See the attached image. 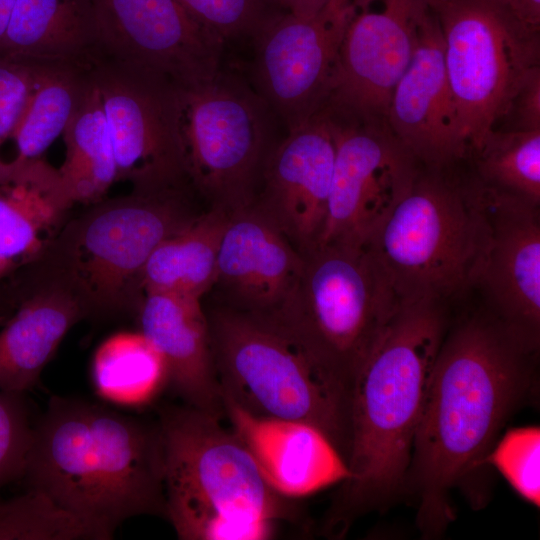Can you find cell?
<instances>
[{"instance_id": "17", "label": "cell", "mask_w": 540, "mask_h": 540, "mask_svg": "<svg viewBox=\"0 0 540 540\" xmlns=\"http://www.w3.org/2000/svg\"><path fill=\"white\" fill-rule=\"evenodd\" d=\"M387 125L423 166L449 169L470 156L446 74L439 23L425 0L416 16L410 62L390 98Z\"/></svg>"}, {"instance_id": "35", "label": "cell", "mask_w": 540, "mask_h": 540, "mask_svg": "<svg viewBox=\"0 0 540 540\" xmlns=\"http://www.w3.org/2000/svg\"><path fill=\"white\" fill-rule=\"evenodd\" d=\"M505 119L510 121L506 129H540V66L534 68L526 77L513 98Z\"/></svg>"}, {"instance_id": "36", "label": "cell", "mask_w": 540, "mask_h": 540, "mask_svg": "<svg viewBox=\"0 0 540 540\" xmlns=\"http://www.w3.org/2000/svg\"><path fill=\"white\" fill-rule=\"evenodd\" d=\"M527 25L540 29V0H498Z\"/></svg>"}, {"instance_id": "31", "label": "cell", "mask_w": 540, "mask_h": 540, "mask_svg": "<svg viewBox=\"0 0 540 540\" xmlns=\"http://www.w3.org/2000/svg\"><path fill=\"white\" fill-rule=\"evenodd\" d=\"M201 25L225 43H252L282 14L278 0H177Z\"/></svg>"}, {"instance_id": "6", "label": "cell", "mask_w": 540, "mask_h": 540, "mask_svg": "<svg viewBox=\"0 0 540 540\" xmlns=\"http://www.w3.org/2000/svg\"><path fill=\"white\" fill-rule=\"evenodd\" d=\"M421 165L364 244L399 302L447 301L475 285L487 240L477 179Z\"/></svg>"}, {"instance_id": "28", "label": "cell", "mask_w": 540, "mask_h": 540, "mask_svg": "<svg viewBox=\"0 0 540 540\" xmlns=\"http://www.w3.org/2000/svg\"><path fill=\"white\" fill-rule=\"evenodd\" d=\"M92 378L101 396L125 405L151 400L168 382L162 355L141 331L119 332L102 342Z\"/></svg>"}, {"instance_id": "8", "label": "cell", "mask_w": 540, "mask_h": 540, "mask_svg": "<svg viewBox=\"0 0 540 540\" xmlns=\"http://www.w3.org/2000/svg\"><path fill=\"white\" fill-rule=\"evenodd\" d=\"M206 315L221 395L254 415L316 427L346 462L349 391L271 320L225 305Z\"/></svg>"}, {"instance_id": "2", "label": "cell", "mask_w": 540, "mask_h": 540, "mask_svg": "<svg viewBox=\"0 0 540 540\" xmlns=\"http://www.w3.org/2000/svg\"><path fill=\"white\" fill-rule=\"evenodd\" d=\"M445 301L400 302L350 391V438L341 482L324 529L344 535L358 518L400 496L441 343L449 327Z\"/></svg>"}, {"instance_id": "20", "label": "cell", "mask_w": 540, "mask_h": 540, "mask_svg": "<svg viewBox=\"0 0 540 540\" xmlns=\"http://www.w3.org/2000/svg\"><path fill=\"white\" fill-rule=\"evenodd\" d=\"M224 414L270 486L287 498L303 497L349 476L342 455L316 427L254 415L221 395Z\"/></svg>"}, {"instance_id": "13", "label": "cell", "mask_w": 540, "mask_h": 540, "mask_svg": "<svg viewBox=\"0 0 540 540\" xmlns=\"http://www.w3.org/2000/svg\"><path fill=\"white\" fill-rule=\"evenodd\" d=\"M353 11V0H330L310 15L285 12L253 43L255 90L287 131L325 107Z\"/></svg>"}, {"instance_id": "21", "label": "cell", "mask_w": 540, "mask_h": 540, "mask_svg": "<svg viewBox=\"0 0 540 540\" xmlns=\"http://www.w3.org/2000/svg\"><path fill=\"white\" fill-rule=\"evenodd\" d=\"M140 331L162 355L172 390L186 405L221 416L224 413L201 299L147 292L137 312Z\"/></svg>"}, {"instance_id": "14", "label": "cell", "mask_w": 540, "mask_h": 540, "mask_svg": "<svg viewBox=\"0 0 540 540\" xmlns=\"http://www.w3.org/2000/svg\"><path fill=\"white\" fill-rule=\"evenodd\" d=\"M99 56L200 84L221 70L225 42L177 0H88Z\"/></svg>"}, {"instance_id": "32", "label": "cell", "mask_w": 540, "mask_h": 540, "mask_svg": "<svg viewBox=\"0 0 540 540\" xmlns=\"http://www.w3.org/2000/svg\"><path fill=\"white\" fill-rule=\"evenodd\" d=\"M516 492L536 507L540 506V429L538 426L512 428L496 441L489 457Z\"/></svg>"}, {"instance_id": "27", "label": "cell", "mask_w": 540, "mask_h": 540, "mask_svg": "<svg viewBox=\"0 0 540 540\" xmlns=\"http://www.w3.org/2000/svg\"><path fill=\"white\" fill-rule=\"evenodd\" d=\"M62 135L66 156L58 173L65 195L73 204L104 199L117 182V168L102 101L91 77Z\"/></svg>"}, {"instance_id": "4", "label": "cell", "mask_w": 540, "mask_h": 540, "mask_svg": "<svg viewBox=\"0 0 540 540\" xmlns=\"http://www.w3.org/2000/svg\"><path fill=\"white\" fill-rule=\"evenodd\" d=\"M165 516L182 540H264L292 516L220 417L186 405L160 414Z\"/></svg>"}, {"instance_id": "38", "label": "cell", "mask_w": 540, "mask_h": 540, "mask_svg": "<svg viewBox=\"0 0 540 540\" xmlns=\"http://www.w3.org/2000/svg\"><path fill=\"white\" fill-rule=\"evenodd\" d=\"M15 0H0V41L7 29Z\"/></svg>"}, {"instance_id": "29", "label": "cell", "mask_w": 540, "mask_h": 540, "mask_svg": "<svg viewBox=\"0 0 540 540\" xmlns=\"http://www.w3.org/2000/svg\"><path fill=\"white\" fill-rule=\"evenodd\" d=\"M470 156L482 182L540 205V129L495 128Z\"/></svg>"}, {"instance_id": "26", "label": "cell", "mask_w": 540, "mask_h": 540, "mask_svg": "<svg viewBox=\"0 0 540 540\" xmlns=\"http://www.w3.org/2000/svg\"><path fill=\"white\" fill-rule=\"evenodd\" d=\"M228 216L223 209L209 208L185 228L163 240L145 265L144 294L169 292L201 299L211 290Z\"/></svg>"}, {"instance_id": "7", "label": "cell", "mask_w": 540, "mask_h": 540, "mask_svg": "<svg viewBox=\"0 0 540 540\" xmlns=\"http://www.w3.org/2000/svg\"><path fill=\"white\" fill-rule=\"evenodd\" d=\"M268 316L350 393L359 368L400 304L364 245L316 244Z\"/></svg>"}, {"instance_id": "3", "label": "cell", "mask_w": 540, "mask_h": 540, "mask_svg": "<svg viewBox=\"0 0 540 540\" xmlns=\"http://www.w3.org/2000/svg\"><path fill=\"white\" fill-rule=\"evenodd\" d=\"M21 480L111 537L131 517L165 516L159 424L54 396L35 423Z\"/></svg>"}, {"instance_id": "1", "label": "cell", "mask_w": 540, "mask_h": 540, "mask_svg": "<svg viewBox=\"0 0 540 540\" xmlns=\"http://www.w3.org/2000/svg\"><path fill=\"white\" fill-rule=\"evenodd\" d=\"M539 352L486 309L449 324L414 436L404 494L416 502L423 539L455 519L452 493L486 504L488 457L508 419L529 398Z\"/></svg>"}, {"instance_id": "33", "label": "cell", "mask_w": 540, "mask_h": 540, "mask_svg": "<svg viewBox=\"0 0 540 540\" xmlns=\"http://www.w3.org/2000/svg\"><path fill=\"white\" fill-rule=\"evenodd\" d=\"M34 426L25 393L0 390V491L7 484L21 480Z\"/></svg>"}, {"instance_id": "30", "label": "cell", "mask_w": 540, "mask_h": 540, "mask_svg": "<svg viewBox=\"0 0 540 540\" xmlns=\"http://www.w3.org/2000/svg\"><path fill=\"white\" fill-rule=\"evenodd\" d=\"M101 528L36 489L0 501V540H107Z\"/></svg>"}, {"instance_id": "24", "label": "cell", "mask_w": 540, "mask_h": 540, "mask_svg": "<svg viewBox=\"0 0 540 540\" xmlns=\"http://www.w3.org/2000/svg\"><path fill=\"white\" fill-rule=\"evenodd\" d=\"M0 56L89 67L98 52L88 0H15Z\"/></svg>"}, {"instance_id": "18", "label": "cell", "mask_w": 540, "mask_h": 540, "mask_svg": "<svg viewBox=\"0 0 540 540\" xmlns=\"http://www.w3.org/2000/svg\"><path fill=\"white\" fill-rule=\"evenodd\" d=\"M335 140L323 110L288 131L271 152L253 205L300 252L322 232L333 176Z\"/></svg>"}, {"instance_id": "5", "label": "cell", "mask_w": 540, "mask_h": 540, "mask_svg": "<svg viewBox=\"0 0 540 540\" xmlns=\"http://www.w3.org/2000/svg\"><path fill=\"white\" fill-rule=\"evenodd\" d=\"M193 193L190 185L133 190L92 204L66 222L39 260L48 264L45 277L65 284L88 316L137 314L150 255L201 213Z\"/></svg>"}, {"instance_id": "10", "label": "cell", "mask_w": 540, "mask_h": 540, "mask_svg": "<svg viewBox=\"0 0 540 540\" xmlns=\"http://www.w3.org/2000/svg\"><path fill=\"white\" fill-rule=\"evenodd\" d=\"M425 1L439 23L446 74L471 155L540 66V29L498 0Z\"/></svg>"}, {"instance_id": "16", "label": "cell", "mask_w": 540, "mask_h": 540, "mask_svg": "<svg viewBox=\"0 0 540 540\" xmlns=\"http://www.w3.org/2000/svg\"><path fill=\"white\" fill-rule=\"evenodd\" d=\"M423 0H353L334 85L323 109L367 122L387 123L392 92L414 46Z\"/></svg>"}, {"instance_id": "25", "label": "cell", "mask_w": 540, "mask_h": 540, "mask_svg": "<svg viewBox=\"0 0 540 540\" xmlns=\"http://www.w3.org/2000/svg\"><path fill=\"white\" fill-rule=\"evenodd\" d=\"M89 83V67L40 64L28 105L13 133L0 146V184L43 159V153L71 120Z\"/></svg>"}, {"instance_id": "15", "label": "cell", "mask_w": 540, "mask_h": 540, "mask_svg": "<svg viewBox=\"0 0 540 540\" xmlns=\"http://www.w3.org/2000/svg\"><path fill=\"white\" fill-rule=\"evenodd\" d=\"M476 179L487 240L474 286L483 294L485 309L539 352L540 205Z\"/></svg>"}, {"instance_id": "12", "label": "cell", "mask_w": 540, "mask_h": 540, "mask_svg": "<svg viewBox=\"0 0 540 540\" xmlns=\"http://www.w3.org/2000/svg\"><path fill=\"white\" fill-rule=\"evenodd\" d=\"M323 111L335 140V161L326 218L316 244L364 245L407 193L421 164L387 123Z\"/></svg>"}, {"instance_id": "23", "label": "cell", "mask_w": 540, "mask_h": 540, "mask_svg": "<svg viewBox=\"0 0 540 540\" xmlns=\"http://www.w3.org/2000/svg\"><path fill=\"white\" fill-rule=\"evenodd\" d=\"M72 206L58 169L43 159L0 184V283L43 257Z\"/></svg>"}, {"instance_id": "37", "label": "cell", "mask_w": 540, "mask_h": 540, "mask_svg": "<svg viewBox=\"0 0 540 540\" xmlns=\"http://www.w3.org/2000/svg\"><path fill=\"white\" fill-rule=\"evenodd\" d=\"M286 12L310 15L323 8L330 0H278Z\"/></svg>"}, {"instance_id": "11", "label": "cell", "mask_w": 540, "mask_h": 540, "mask_svg": "<svg viewBox=\"0 0 540 540\" xmlns=\"http://www.w3.org/2000/svg\"><path fill=\"white\" fill-rule=\"evenodd\" d=\"M89 73L102 101L117 181L130 182L137 191L190 185L178 131L175 83L102 56L90 64Z\"/></svg>"}, {"instance_id": "34", "label": "cell", "mask_w": 540, "mask_h": 540, "mask_svg": "<svg viewBox=\"0 0 540 540\" xmlns=\"http://www.w3.org/2000/svg\"><path fill=\"white\" fill-rule=\"evenodd\" d=\"M40 64L0 56V146L20 121L33 93Z\"/></svg>"}, {"instance_id": "19", "label": "cell", "mask_w": 540, "mask_h": 540, "mask_svg": "<svg viewBox=\"0 0 540 540\" xmlns=\"http://www.w3.org/2000/svg\"><path fill=\"white\" fill-rule=\"evenodd\" d=\"M301 263V252L250 204L228 216L212 289L221 292L225 306L268 316L289 291Z\"/></svg>"}, {"instance_id": "22", "label": "cell", "mask_w": 540, "mask_h": 540, "mask_svg": "<svg viewBox=\"0 0 540 540\" xmlns=\"http://www.w3.org/2000/svg\"><path fill=\"white\" fill-rule=\"evenodd\" d=\"M16 294L13 313L0 332V390L33 388L71 327L87 312L62 282L42 276Z\"/></svg>"}, {"instance_id": "9", "label": "cell", "mask_w": 540, "mask_h": 540, "mask_svg": "<svg viewBox=\"0 0 540 540\" xmlns=\"http://www.w3.org/2000/svg\"><path fill=\"white\" fill-rule=\"evenodd\" d=\"M178 131L188 181L210 204L234 212L253 203L277 145V116L261 95L220 72L177 86Z\"/></svg>"}]
</instances>
